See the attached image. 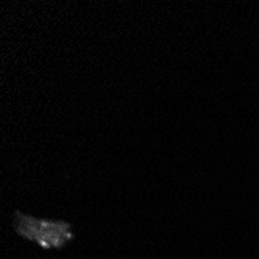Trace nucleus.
<instances>
[{
	"label": "nucleus",
	"mask_w": 259,
	"mask_h": 259,
	"mask_svg": "<svg viewBox=\"0 0 259 259\" xmlns=\"http://www.w3.org/2000/svg\"><path fill=\"white\" fill-rule=\"evenodd\" d=\"M14 227L20 236L36 242L44 248H59L73 238L72 227L62 221L36 219L16 213Z\"/></svg>",
	"instance_id": "1"
}]
</instances>
